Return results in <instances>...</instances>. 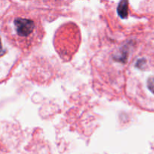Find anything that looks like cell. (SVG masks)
<instances>
[{"mask_svg":"<svg viewBox=\"0 0 154 154\" xmlns=\"http://www.w3.org/2000/svg\"><path fill=\"white\" fill-rule=\"evenodd\" d=\"M14 26L18 36L26 40L33 36L36 29L35 21L29 18H16L14 20Z\"/></svg>","mask_w":154,"mask_h":154,"instance_id":"cell-1","label":"cell"},{"mask_svg":"<svg viewBox=\"0 0 154 154\" xmlns=\"http://www.w3.org/2000/svg\"><path fill=\"white\" fill-rule=\"evenodd\" d=\"M118 13L121 17H127L128 16V2L122 1L119 3V7H118Z\"/></svg>","mask_w":154,"mask_h":154,"instance_id":"cell-2","label":"cell"},{"mask_svg":"<svg viewBox=\"0 0 154 154\" xmlns=\"http://www.w3.org/2000/svg\"><path fill=\"white\" fill-rule=\"evenodd\" d=\"M147 87L148 89L154 93V77H150L147 81Z\"/></svg>","mask_w":154,"mask_h":154,"instance_id":"cell-3","label":"cell"},{"mask_svg":"<svg viewBox=\"0 0 154 154\" xmlns=\"http://www.w3.org/2000/svg\"><path fill=\"white\" fill-rule=\"evenodd\" d=\"M5 53V50L2 48V46L1 38H0V57H1L2 56L4 55Z\"/></svg>","mask_w":154,"mask_h":154,"instance_id":"cell-4","label":"cell"}]
</instances>
